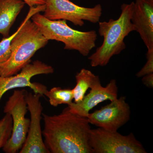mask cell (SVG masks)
<instances>
[{
	"label": "cell",
	"mask_w": 153,
	"mask_h": 153,
	"mask_svg": "<svg viewBox=\"0 0 153 153\" xmlns=\"http://www.w3.org/2000/svg\"><path fill=\"white\" fill-rule=\"evenodd\" d=\"M131 109L126 102V97L121 96L111 101L99 110L88 115L87 118L91 124L107 131H117L130 119Z\"/></svg>",
	"instance_id": "obj_9"
},
{
	"label": "cell",
	"mask_w": 153,
	"mask_h": 153,
	"mask_svg": "<svg viewBox=\"0 0 153 153\" xmlns=\"http://www.w3.org/2000/svg\"><path fill=\"white\" fill-rule=\"evenodd\" d=\"M18 32L17 31L8 38H3L0 41V65L5 62L10 57L11 54V41Z\"/></svg>",
	"instance_id": "obj_17"
},
{
	"label": "cell",
	"mask_w": 153,
	"mask_h": 153,
	"mask_svg": "<svg viewBox=\"0 0 153 153\" xmlns=\"http://www.w3.org/2000/svg\"><path fill=\"white\" fill-rule=\"evenodd\" d=\"M147 61L143 67L136 74L137 77H141L146 74L153 73V49L148 50L146 54Z\"/></svg>",
	"instance_id": "obj_18"
},
{
	"label": "cell",
	"mask_w": 153,
	"mask_h": 153,
	"mask_svg": "<svg viewBox=\"0 0 153 153\" xmlns=\"http://www.w3.org/2000/svg\"><path fill=\"white\" fill-rule=\"evenodd\" d=\"M134 2L123 4L121 6V13L117 20L110 19L108 22H99V34L103 38L101 46L88 57L93 67L105 66L111 57L119 55L126 49L124 39L130 33L135 31L131 19Z\"/></svg>",
	"instance_id": "obj_3"
},
{
	"label": "cell",
	"mask_w": 153,
	"mask_h": 153,
	"mask_svg": "<svg viewBox=\"0 0 153 153\" xmlns=\"http://www.w3.org/2000/svg\"><path fill=\"white\" fill-rule=\"evenodd\" d=\"M43 16L50 20H64L82 27L84 21L96 24L100 22L102 8L100 4L92 8L75 4L69 0H46Z\"/></svg>",
	"instance_id": "obj_7"
},
{
	"label": "cell",
	"mask_w": 153,
	"mask_h": 153,
	"mask_svg": "<svg viewBox=\"0 0 153 153\" xmlns=\"http://www.w3.org/2000/svg\"><path fill=\"white\" fill-rule=\"evenodd\" d=\"M76 85L73 89L74 102L82 101L88 88L100 80L99 76L93 74L88 69L83 68L75 75Z\"/></svg>",
	"instance_id": "obj_14"
},
{
	"label": "cell",
	"mask_w": 153,
	"mask_h": 153,
	"mask_svg": "<svg viewBox=\"0 0 153 153\" xmlns=\"http://www.w3.org/2000/svg\"><path fill=\"white\" fill-rule=\"evenodd\" d=\"M27 93L25 89L14 90L4 107V112L11 114L13 123L10 138L3 148L5 153L19 152L26 140L30 122V120L25 117L28 110Z\"/></svg>",
	"instance_id": "obj_5"
},
{
	"label": "cell",
	"mask_w": 153,
	"mask_h": 153,
	"mask_svg": "<svg viewBox=\"0 0 153 153\" xmlns=\"http://www.w3.org/2000/svg\"><path fill=\"white\" fill-rule=\"evenodd\" d=\"M31 18L46 39L62 42L65 49L76 50L82 56H87L96 47L97 36L95 30L81 32L74 30L66 20H50L40 13Z\"/></svg>",
	"instance_id": "obj_4"
},
{
	"label": "cell",
	"mask_w": 153,
	"mask_h": 153,
	"mask_svg": "<svg viewBox=\"0 0 153 153\" xmlns=\"http://www.w3.org/2000/svg\"><path fill=\"white\" fill-rule=\"evenodd\" d=\"M142 81L143 84L150 88H153V73L146 74L143 76Z\"/></svg>",
	"instance_id": "obj_19"
},
{
	"label": "cell",
	"mask_w": 153,
	"mask_h": 153,
	"mask_svg": "<svg viewBox=\"0 0 153 153\" xmlns=\"http://www.w3.org/2000/svg\"><path fill=\"white\" fill-rule=\"evenodd\" d=\"M54 72L52 66L36 60L26 65L15 75L0 76V102L6 92L19 88L29 87L35 93L45 95L48 90L47 86L38 82H31V79L36 75L51 74Z\"/></svg>",
	"instance_id": "obj_8"
},
{
	"label": "cell",
	"mask_w": 153,
	"mask_h": 153,
	"mask_svg": "<svg viewBox=\"0 0 153 153\" xmlns=\"http://www.w3.org/2000/svg\"><path fill=\"white\" fill-rule=\"evenodd\" d=\"M25 3L22 0H0V34L10 36V30Z\"/></svg>",
	"instance_id": "obj_13"
},
{
	"label": "cell",
	"mask_w": 153,
	"mask_h": 153,
	"mask_svg": "<svg viewBox=\"0 0 153 153\" xmlns=\"http://www.w3.org/2000/svg\"><path fill=\"white\" fill-rule=\"evenodd\" d=\"M39 94L27 93L26 97L31 120L27 138L20 153H50L42 138L41 121L43 108Z\"/></svg>",
	"instance_id": "obj_10"
},
{
	"label": "cell",
	"mask_w": 153,
	"mask_h": 153,
	"mask_svg": "<svg viewBox=\"0 0 153 153\" xmlns=\"http://www.w3.org/2000/svg\"><path fill=\"white\" fill-rule=\"evenodd\" d=\"M30 7L36 6L44 5L46 4V0H22Z\"/></svg>",
	"instance_id": "obj_20"
},
{
	"label": "cell",
	"mask_w": 153,
	"mask_h": 153,
	"mask_svg": "<svg viewBox=\"0 0 153 153\" xmlns=\"http://www.w3.org/2000/svg\"><path fill=\"white\" fill-rule=\"evenodd\" d=\"M0 120V149H3L10 138L13 131V119L7 113Z\"/></svg>",
	"instance_id": "obj_16"
},
{
	"label": "cell",
	"mask_w": 153,
	"mask_h": 153,
	"mask_svg": "<svg viewBox=\"0 0 153 153\" xmlns=\"http://www.w3.org/2000/svg\"><path fill=\"white\" fill-rule=\"evenodd\" d=\"M45 95L49 99L50 105L55 107L61 104L70 105L74 99L72 89L60 87H53L50 90H47Z\"/></svg>",
	"instance_id": "obj_15"
},
{
	"label": "cell",
	"mask_w": 153,
	"mask_h": 153,
	"mask_svg": "<svg viewBox=\"0 0 153 153\" xmlns=\"http://www.w3.org/2000/svg\"><path fill=\"white\" fill-rule=\"evenodd\" d=\"M45 4L30 8L27 16L11 41V54L7 61L0 65V76L15 75L31 63L35 53L49 42L30 18L34 14L44 12Z\"/></svg>",
	"instance_id": "obj_2"
},
{
	"label": "cell",
	"mask_w": 153,
	"mask_h": 153,
	"mask_svg": "<svg viewBox=\"0 0 153 153\" xmlns=\"http://www.w3.org/2000/svg\"><path fill=\"white\" fill-rule=\"evenodd\" d=\"M131 21L148 50L153 49V0H135Z\"/></svg>",
	"instance_id": "obj_12"
},
{
	"label": "cell",
	"mask_w": 153,
	"mask_h": 153,
	"mask_svg": "<svg viewBox=\"0 0 153 153\" xmlns=\"http://www.w3.org/2000/svg\"><path fill=\"white\" fill-rule=\"evenodd\" d=\"M89 143L93 153H147L132 133L123 135L100 128L91 129Z\"/></svg>",
	"instance_id": "obj_6"
},
{
	"label": "cell",
	"mask_w": 153,
	"mask_h": 153,
	"mask_svg": "<svg viewBox=\"0 0 153 153\" xmlns=\"http://www.w3.org/2000/svg\"><path fill=\"white\" fill-rule=\"evenodd\" d=\"M42 115V135L50 153H93L89 143L91 129L87 117L69 112L67 108L60 114Z\"/></svg>",
	"instance_id": "obj_1"
},
{
	"label": "cell",
	"mask_w": 153,
	"mask_h": 153,
	"mask_svg": "<svg viewBox=\"0 0 153 153\" xmlns=\"http://www.w3.org/2000/svg\"><path fill=\"white\" fill-rule=\"evenodd\" d=\"M118 91L115 79L111 80L105 87L102 86L100 80H99L91 87L89 93L84 96L82 101L72 102L68 105L67 109L74 114L87 117L90 111L99 103L117 99Z\"/></svg>",
	"instance_id": "obj_11"
}]
</instances>
